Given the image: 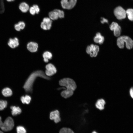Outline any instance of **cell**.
<instances>
[{
	"instance_id": "cb8c5ba5",
	"label": "cell",
	"mask_w": 133,
	"mask_h": 133,
	"mask_svg": "<svg viewBox=\"0 0 133 133\" xmlns=\"http://www.w3.org/2000/svg\"><path fill=\"white\" fill-rule=\"evenodd\" d=\"M7 105V102L5 100H0V110H3L6 108Z\"/></svg>"
},
{
	"instance_id": "5b68a950",
	"label": "cell",
	"mask_w": 133,
	"mask_h": 133,
	"mask_svg": "<svg viewBox=\"0 0 133 133\" xmlns=\"http://www.w3.org/2000/svg\"><path fill=\"white\" fill-rule=\"evenodd\" d=\"M99 50V48L98 46L91 44L87 46L86 51L91 57H93L97 56Z\"/></svg>"
},
{
	"instance_id": "f1b7e54d",
	"label": "cell",
	"mask_w": 133,
	"mask_h": 133,
	"mask_svg": "<svg viewBox=\"0 0 133 133\" xmlns=\"http://www.w3.org/2000/svg\"><path fill=\"white\" fill-rule=\"evenodd\" d=\"M34 8L35 11L36 13L38 14L40 11V9L38 6L37 5L35 4L33 6Z\"/></svg>"
},
{
	"instance_id": "44dd1931",
	"label": "cell",
	"mask_w": 133,
	"mask_h": 133,
	"mask_svg": "<svg viewBox=\"0 0 133 133\" xmlns=\"http://www.w3.org/2000/svg\"><path fill=\"white\" fill-rule=\"evenodd\" d=\"M20 100L23 103L28 104L31 101V97L30 96L26 95L25 96H22L20 98Z\"/></svg>"
},
{
	"instance_id": "d4e9b609",
	"label": "cell",
	"mask_w": 133,
	"mask_h": 133,
	"mask_svg": "<svg viewBox=\"0 0 133 133\" xmlns=\"http://www.w3.org/2000/svg\"><path fill=\"white\" fill-rule=\"evenodd\" d=\"M17 133H26L25 128L22 126H17L16 128Z\"/></svg>"
},
{
	"instance_id": "2e32d148",
	"label": "cell",
	"mask_w": 133,
	"mask_h": 133,
	"mask_svg": "<svg viewBox=\"0 0 133 133\" xmlns=\"http://www.w3.org/2000/svg\"><path fill=\"white\" fill-rule=\"evenodd\" d=\"M105 103V102L103 99H99L97 101L95 104V106L97 109L100 110H102L104 108Z\"/></svg>"
},
{
	"instance_id": "603a6c76",
	"label": "cell",
	"mask_w": 133,
	"mask_h": 133,
	"mask_svg": "<svg viewBox=\"0 0 133 133\" xmlns=\"http://www.w3.org/2000/svg\"><path fill=\"white\" fill-rule=\"evenodd\" d=\"M59 133H74L69 128L63 127L60 130Z\"/></svg>"
},
{
	"instance_id": "8992f818",
	"label": "cell",
	"mask_w": 133,
	"mask_h": 133,
	"mask_svg": "<svg viewBox=\"0 0 133 133\" xmlns=\"http://www.w3.org/2000/svg\"><path fill=\"white\" fill-rule=\"evenodd\" d=\"M114 14L117 19L119 20L125 18L126 15V11L120 6H118L115 9Z\"/></svg>"
},
{
	"instance_id": "4316f807",
	"label": "cell",
	"mask_w": 133,
	"mask_h": 133,
	"mask_svg": "<svg viewBox=\"0 0 133 133\" xmlns=\"http://www.w3.org/2000/svg\"><path fill=\"white\" fill-rule=\"evenodd\" d=\"M21 30H23L24 29L25 26V23L23 21H19L17 23Z\"/></svg>"
},
{
	"instance_id": "7c38bea8",
	"label": "cell",
	"mask_w": 133,
	"mask_h": 133,
	"mask_svg": "<svg viewBox=\"0 0 133 133\" xmlns=\"http://www.w3.org/2000/svg\"><path fill=\"white\" fill-rule=\"evenodd\" d=\"M38 47V45L37 43L32 42L28 43L27 45V48L28 50L32 52L36 51H37Z\"/></svg>"
},
{
	"instance_id": "4fadbf2b",
	"label": "cell",
	"mask_w": 133,
	"mask_h": 133,
	"mask_svg": "<svg viewBox=\"0 0 133 133\" xmlns=\"http://www.w3.org/2000/svg\"><path fill=\"white\" fill-rule=\"evenodd\" d=\"M19 44L18 40L16 37H15L13 39L10 38L8 42V45L12 48H14L17 47Z\"/></svg>"
},
{
	"instance_id": "484cf974",
	"label": "cell",
	"mask_w": 133,
	"mask_h": 133,
	"mask_svg": "<svg viewBox=\"0 0 133 133\" xmlns=\"http://www.w3.org/2000/svg\"><path fill=\"white\" fill-rule=\"evenodd\" d=\"M58 12L59 16V17L60 18H62L64 17V11L59 9H56Z\"/></svg>"
},
{
	"instance_id": "9c48e42d",
	"label": "cell",
	"mask_w": 133,
	"mask_h": 133,
	"mask_svg": "<svg viewBox=\"0 0 133 133\" xmlns=\"http://www.w3.org/2000/svg\"><path fill=\"white\" fill-rule=\"evenodd\" d=\"M45 68V74L48 76H52L57 72V70L55 67L52 64L49 63L46 66Z\"/></svg>"
},
{
	"instance_id": "8fae6325",
	"label": "cell",
	"mask_w": 133,
	"mask_h": 133,
	"mask_svg": "<svg viewBox=\"0 0 133 133\" xmlns=\"http://www.w3.org/2000/svg\"><path fill=\"white\" fill-rule=\"evenodd\" d=\"M50 118L51 120H54V122L57 123L61 120L59 111L58 110L51 112L50 113Z\"/></svg>"
},
{
	"instance_id": "3957f363",
	"label": "cell",
	"mask_w": 133,
	"mask_h": 133,
	"mask_svg": "<svg viewBox=\"0 0 133 133\" xmlns=\"http://www.w3.org/2000/svg\"><path fill=\"white\" fill-rule=\"evenodd\" d=\"M125 43L126 48L130 49L133 47V41L129 37L126 36H122L119 37L117 40V44L118 47L120 49L123 48L124 43Z\"/></svg>"
},
{
	"instance_id": "d6986e66",
	"label": "cell",
	"mask_w": 133,
	"mask_h": 133,
	"mask_svg": "<svg viewBox=\"0 0 133 133\" xmlns=\"http://www.w3.org/2000/svg\"><path fill=\"white\" fill-rule=\"evenodd\" d=\"M43 57L44 61L45 62L47 63L49 60L51 59L52 57V54L49 51H46L43 54Z\"/></svg>"
},
{
	"instance_id": "5bb4252c",
	"label": "cell",
	"mask_w": 133,
	"mask_h": 133,
	"mask_svg": "<svg viewBox=\"0 0 133 133\" xmlns=\"http://www.w3.org/2000/svg\"><path fill=\"white\" fill-rule=\"evenodd\" d=\"M18 8L23 13L27 12L29 8L28 4L24 2H21L19 4Z\"/></svg>"
},
{
	"instance_id": "52a82bcc",
	"label": "cell",
	"mask_w": 133,
	"mask_h": 133,
	"mask_svg": "<svg viewBox=\"0 0 133 133\" xmlns=\"http://www.w3.org/2000/svg\"><path fill=\"white\" fill-rule=\"evenodd\" d=\"M77 1V0H61V3L63 8L70 9L74 7Z\"/></svg>"
},
{
	"instance_id": "ffe728a7",
	"label": "cell",
	"mask_w": 133,
	"mask_h": 133,
	"mask_svg": "<svg viewBox=\"0 0 133 133\" xmlns=\"http://www.w3.org/2000/svg\"><path fill=\"white\" fill-rule=\"evenodd\" d=\"M2 93L4 96L5 97H8L12 95V92L11 89L7 87L3 88L2 90Z\"/></svg>"
},
{
	"instance_id": "7402d4cb",
	"label": "cell",
	"mask_w": 133,
	"mask_h": 133,
	"mask_svg": "<svg viewBox=\"0 0 133 133\" xmlns=\"http://www.w3.org/2000/svg\"><path fill=\"white\" fill-rule=\"evenodd\" d=\"M126 12L128 18L131 21H133V9H127Z\"/></svg>"
},
{
	"instance_id": "1f68e13d",
	"label": "cell",
	"mask_w": 133,
	"mask_h": 133,
	"mask_svg": "<svg viewBox=\"0 0 133 133\" xmlns=\"http://www.w3.org/2000/svg\"><path fill=\"white\" fill-rule=\"evenodd\" d=\"M8 2H12L14 1L15 0H6Z\"/></svg>"
},
{
	"instance_id": "9a60e30c",
	"label": "cell",
	"mask_w": 133,
	"mask_h": 133,
	"mask_svg": "<svg viewBox=\"0 0 133 133\" xmlns=\"http://www.w3.org/2000/svg\"><path fill=\"white\" fill-rule=\"evenodd\" d=\"M104 40V37L102 36L101 33L98 32L96 33V36L94 38V42L97 43H98L100 44L103 43Z\"/></svg>"
},
{
	"instance_id": "277c9868",
	"label": "cell",
	"mask_w": 133,
	"mask_h": 133,
	"mask_svg": "<svg viewBox=\"0 0 133 133\" xmlns=\"http://www.w3.org/2000/svg\"><path fill=\"white\" fill-rule=\"evenodd\" d=\"M14 126V123L13 119L9 116L5 120L4 122H2L0 126V128L4 131H8L11 130Z\"/></svg>"
},
{
	"instance_id": "ac0fdd59",
	"label": "cell",
	"mask_w": 133,
	"mask_h": 133,
	"mask_svg": "<svg viewBox=\"0 0 133 133\" xmlns=\"http://www.w3.org/2000/svg\"><path fill=\"white\" fill-rule=\"evenodd\" d=\"M49 15L50 18L53 20H57L59 17L58 13L56 9L50 12Z\"/></svg>"
},
{
	"instance_id": "7a4b0ae2",
	"label": "cell",
	"mask_w": 133,
	"mask_h": 133,
	"mask_svg": "<svg viewBox=\"0 0 133 133\" xmlns=\"http://www.w3.org/2000/svg\"><path fill=\"white\" fill-rule=\"evenodd\" d=\"M38 77H40L47 80L50 79L42 71L37 70L33 72L28 77L23 86L26 92H32L33 83Z\"/></svg>"
},
{
	"instance_id": "836d02e7",
	"label": "cell",
	"mask_w": 133,
	"mask_h": 133,
	"mask_svg": "<svg viewBox=\"0 0 133 133\" xmlns=\"http://www.w3.org/2000/svg\"><path fill=\"white\" fill-rule=\"evenodd\" d=\"M92 133H97L96 132V131H94Z\"/></svg>"
},
{
	"instance_id": "30bf717a",
	"label": "cell",
	"mask_w": 133,
	"mask_h": 133,
	"mask_svg": "<svg viewBox=\"0 0 133 133\" xmlns=\"http://www.w3.org/2000/svg\"><path fill=\"white\" fill-rule=\"evenodd\" d=\"M109 28L111 30L114 31V34L116 37L119 36L120 34L121 28L116 22H113L110 25Z\"/></svg>"
},
{
	"instance_id": "e575fe53",
	"label": "cell",
	"mask_w": 133,
	"mask_h": 133,
	"mask_svg": "<svg viewBox=\"0 0 133 133\" xmlns=\"http://www.w3.org/2000/svg\"><path fill=\"white\" fill-rule=\"evenodd\" d=\"M0 133H3L2 131H0Z\"/></svg>"
},
{
	"instance_id": "d6a6232c",
	"label": "cell",
	"mask_w": 133,
	"mask_h": 133,
	"mask_svg": "<svg viewBox=\"0 0 133 133\" xmlns=\"http://www.w3.org/2000/svg\"><path fill=\"white\" fill-rule=\"evenodd\" d=\"M2 122L1 121V117L0 116V125Z\"/></svg>"
},
{
	"instance_id": "83f0119b",
	"label": "cell",
	"mask_w": 133,
	"mask_h": 133,
	"mask_svg": "<svg viewBox=\"0 0 133 133\" xmlns=\"http://www.w3.org/2000/svg\"><path fill=\"white\" fill-rule=\"evenodd\" d=\"M29 11L30 13L32 15H34L36 13L35 9L33 6L30 8Z\"/></svg>"
},
{
	"instance_id": "4dcf8cb0",
	"label": "cell",
	"mask_w": 133,
	"mask_h": 133,
	"mask_svg": "<svg viewBox=\"0 0 133 133\" xmlns=\"http://www.w3.org/2000/svg\"><path fill=\"white\" fill-rule=\"evenodd\" d=\"M130 93L131 97L133 99V87H132L130 89Z\"/></svg>"
},
{
	"instance_id": "ba28073f",
	"label": "cell",
	"mask_w": 133,
	"mask_h": 133,
	"mask_svg": "<svg viewBox=\"0 0 133 133\" xmlns=\"http://www.w3.org/2000/svg\"><path fill=\"white\" fill-rule=\"evenodd\" d=\"M52 22L50 18L45 17L41 23V28L44 30H49L51 27Z\"/></svg>"
},
{
	"instance_id": "6da1fadb",
	"label": "cell",
	"mask_w": 133,
	"mask_h": 133,
	"mask_svg": "<svg viewBox=\"0 0 133 133\" xmlns=\"http://www.w3.org/2000/svg\"><path fill=\"white\" fill-rule=\"evenodd\" d=\"M59 84L61 86L65 87V90L62 91L61 93V96L65 98L71 96L77 88L75 81L69 78H65L59 81Z\"/></svg>"
},
{
	"instance_id": "e0dca14e",
	"label": "cell",
	"mask_w": 133,
	"mask_h": 133,
	"mask_svg": "<svg viewBox=\"0 0 133 133\" xmlns=\"http://www.w3.org/2000/svg\"><path fill=\"white\" fill-rule=\"evenodd\" d=\"M10 108L12 110V114L14 116L20 114L22 112L21 109L18 106H11Z\"/></svg>"
},
{
	"instance_id": "f546056e",
	"label": "cell",
	"mask_w": 133,
	"mask_h": 133,
	"mask_svg": "<svg viewBox=\"0 0 133 133\" xmlns=\"http://www.w3.org/2000/svg\"><path fill=\"white\" fill-rule=\"evenodd\" d=\"M101 22L103 24L105 23H108V20L105 18L102 17L101 18Z\"/></svg>"
}]
</instances>
